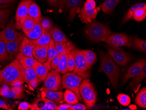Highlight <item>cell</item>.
Returning a JSON list of instances; mask_svg holds the SVG:
<instances>
[{"instance_id":"obj_23","label":"cell","mask_w":146,"mask_h":110,"mask_svg":"<svg viewBox=\"0 0 146 110\" xmlns=\"http://www.w3.org/2000/svg\"><path fill=\"white\" fill-rule=\"evenodd\" d=\"M36 23V20L28 15L20 21V25L21 29H23L25 34H26L33 29Z\"/></svg>"},{"instance_id":"obj_21","label":"cell","mask_w":146,"mask_h":110,"mask_svg":"<svg viewBox=\"0 0 146 110\" xmlns=\"http://www.w3.org/2000/svg\"><path fill=\"white\" fill-rule=\"evenodd\" d=\"M74 48H75V46L73 44L62 53L60 64L57 68L55 69L57 73L62 74H64L67 73V63L68 57L71 51Z\"/></svg>"},{"instance_id":"obj_54","label":"cell","mask_w":146,"mask_h":110,"mask_svg":"<svg viewBox=\"0 0 146 110\" xmlns=\"http://www.w3.org/2000/svg\"><path fill=\"white\" fill-rule=\"evenodd\" d=\"M1 70H0V74H1Z\"/></svg>"},{"instance_id":"obj_12","label":"cell","mask_w":146,"mask_h":110,"mask_svg":"<svg viewBox=\"0 0 146 110\" xmlns=\"http://www.w3.org/2000/svg\"><path fill=\"white\" fill-rule=\"evenodd\" d=\"M0 95L6 98L21 99L25 98L23 89L21 85L11 86L2 85L0 87Z\"/></svg>"},{"instance_id":"obj_7","label":"cell","mask_w":146,"mask_h":110,"mask_svg":"<svg viewBox=\"0 0 146 110\" xmlns=\"http://www.w3.org/2000/svg\"><path fill=\"white\" fill-rule=\"evenodd\" d=\"M107 45L115 49H120L123 46L132 47V40L127 34L111 33L104 41Z\"/></svg>"},{"instance_id":"obj_45","label":"cell","mask_w":146,"mask_h":110,"mask_svg":"<svg viewBox=\"0 0 146 110\" xmlns=\"http://www.w3.org/2000/svg\"><path fill=\"white\" fill-rule=\"evenodd\" d=\"M62 54H59L58 55L52 59L50 63L51 69L55 70L59 65L60 61Z\"/></svg>"},{"instance_id":"obj_8","label":"cell","mask_w":146,"mask_h":110,"mask_svg":"<svg viewBox=\"0 0 146 110\" xmlns=\"http://www.w3.org/2000/svg\"><path fill=\"white\" fill-rule=\"evenodd\" d=\"M82 0H60L56 7L62 11H70L69 19L73 21L78 12L80 11Z\"/></svg>"},{"instance_id":"obj_22","label":"cell","mask_w":146,"mask_h":110,"mask_svg":"<svg viewBox=\"0 0 146 110\" xmlns=\"http://www.w3.org/2000/svg\"><path fill=\"white\" fill-rule=\"evenodd\" d=\"M59 55L58 51L56 48L55 43L54 39L52 38L49 43L48 51V59L43 65L46 66L50 71L51 70L50 63L52 59Z\"/></svg>"},{"instance_id":"obj_52","label":"cell","mask_w":146,"mask_h":110,"mask_svg":"<svg viewBox=\"0 0 146 110\" xmlns=\"http://www.w3.org/2000/svg\"><path fill=\"white\" fill-rule=\"evenodd\" d=\"M16 0H0V4H9L15 2Z\"/></svg>"},{"instance_id":"obj_40","label":"cell","mask_w":146,"mask_h":110,"mask_svg":"<svg viewBox=\"0 0 146 110\" xmlns=\"http://www.w3.org/2000/svg\"><path fill=\"white\" fill-rule=\"evenodd\" d=\"M146 18V9L139 8L134 11L133 19L137 22H141Z\"/></svg>"},{"instance_id":"obj_20","label":"cell","mask_w":146,"mask_h":110,"mask_svg":"<svg viewBox=\"0 0 146 110\" xmlns=\"http://www.w3.org/2000/svg\"><path fill=\"white\" fill-rule=\"evenodd\" d=\"M35 47V45L32 41L28 38L24 37L20 44L19 51L20 53L26 56L33 57L32 52Z\"/></svg>"},{"instance_id":"obj_36","label":"cell","mask_w":146,"mask_h":110,"mask_svg":"<svg viewBox=\"0 0 146 110\" xmlns=\"http://www.w3.org/2000/svg\"><path fill=\"white\" fill-rule=\"evenodd\" d=\"M85 57L87 64L91 68L96 61L97 57L96 54L92 51L89 50H82Z\"/></svg>"},{"instance_id":"obj_11","label":"cell","mask_w":146,"mask_h":110,"mask_svg":"<svg viewBox=\"0 0 146 110\" xmlns=\"http://www.w3.org/2000/svg\"><path fill=\"white\" fill-rule=\"evenodd\" d=\"M62 82L60 73L51 69L44 80V87L49 90L58 91L61 88Z\"/></svg>"},{"instance_id":"obj_13","label":"cell","mask_w":146,"mask_h":110,"mask_svg":"<svg viewBox=\"0 0 146 110\" xmlns=\"http://www.w3.org/2000/svg\"><path fill=\"white\" fill-rule=\"evenodd\" d=\"M146 65V60L143 59L139 60L132 64L127 71V73L125 74L122 81L121 85L123 86L129 79L134 78L135 76L140 73Z\"/></svg>"},{"instance_id":"obj_39","label":"cell","mask_w":146,"mask_h":110,"mask_svg":"<svg viewBox=\"0 0 146 110\" xmlns=\"http://www.w3.org/2000/svg\"><path fill=\"white\" fill-rule=\"evenodd\" d=\"M38 78L33 67L25 69V83L29 84Z\"/></svg>"},{"instance_id":"obj_42","label":"cell","mask_w":146,"mask_h":110,"mask_svg":"<svg viewBox=\"0 0 146 110\" xmlns=\"http://www.w3.org/2000/svg\"><path fill=\"white\" fill-rule=\"evenodd\" d=\"M56 48L59 54H62L69 47L73 45L70 41L67 42H55Z\"/></svg>"},{"instance_id":"obj_1","label":"cell","mask_w":146,"mask_h":110,"mask_svg":"<svg viewBox=\"0 0 146 110\" xmlns=\"http://www.w3.org/2000/svg\"><path fill=\"white\" fill-rule=\"evenodd\" d=\"M25 83V69L19 59L13 60L9 65L1 70L0 84L15 86L23 85Z\"/></svg>"},{"instance_id":"obj_17","label":"cell","mask_w":146,"mask_h":110,"mask_svg":"<svg viewBox=\"0 0 146 110\" xmlns=\"http://www.w3.org/2000/svg\"><path fill=\"white\" fill-rule=\"evenodd\" d=\"M31 105V110H56L57 106L54 102L44 97L37 99Z\"/></svg>"},{"instance_id":"obj_30","label":"cell","mask_w":146,"mask_h":110,"mask_svg":"<svg viewBox=\"0 0 146 110\" xmlns=\"http://www.w3.org/2000/svg\"><path fill=\"white\" fill-rule=\"evenodd\" d=\"M42 33V29L40 22H37L33 29L25 34L31 41H36L39 38Z\"/></svg>"},{"instance_id":"obj_33","label":"cell","mask_w":146,"mask_h":110,"mask_svg":"<svg viewBox=\"0 0 146 110\" xmlns=\"http://www.w3.org/2000/svg\"><path fill=\"white\" fill-rule=\"evenodd\" d=\"M135 103L143 109L146 108V88H143L136 96Z\"/></svg>"},{"instance_id":"obj_51","label":"cell","mask_w":146,"mask_h":110,"mask_svg":"<svg viewBox=\"0 0 146 110\" xmlns=\"http://www.w3.org/2000/svg\"><path fill=\"white\" fill-rule=\"evenodd\" d=\"M47 2L52 6H57L60 0H47Z\"/></svg>"},{"instance_id":"obj_28","label":"cell","mask_w":146,"mask_h":110,"mask_svg":"<svg viewBox=\"0 0 146 110\" xmlns=\"http://www.w3.org/2000/svg\"><path fill=\"white\" fill-rule=\"evenodd\" d=\"M52 38L50 30H43L42 33L39 38L36 41H31L35 45L46 46L49 45ZM31 41V40H30Z\"/></svg>"},{"instance_id":"obj_43","label":"cell","mask_w":146,"mask_h":110,"mask_svg":"<svg viewBox=\"0 0 146 110\" xmlns=\"http://www.w3.org/2000/svg\"><path fill=\"white\" fill-rule=\"evenodd\" d=\"M40 23L43 30H50L52 27V22L49 18L42 17Z\"/></svg>"},{"instance_id":"obj_48","label":"cell","mask_w":146,"mask_h":110,"mask_svg":"<svg viewBox=\"0 0 146 110\" xmlns=\"http://www.w3.org/2000/svg\"><path fill=\"white\" fill-rule=\"evenodd\" d=\"M42 81V80L41 79L38 78L34 79L33 81H31L29 83V86L32 88L36 89Z\"/></svg>"},{"instance_id":"obj_15","label":"cell","mask_w":146,"mask_h":110,"mask_svg":"<svg viewBox=\"0 0 146 110\" xmlns=\"http://www.w3.org/2000/svg\"><path fill=\"white\" fill-rule=\"evenodd\" d=\"M24 37L23 33L19 32L15 39L10 41L5 42L10 60H13L17 55L19 49L20 44Z\"/></svg>"},{"instance_id":"obj_29","label":"cell","mask_w":146,"mask_h":110,"mask_svg":"<svg viewBox=\"0 0 146 110\" xmlns=\"http://www.w3.org/2000/svg\"><path fill=\"white\" fill-rule=\"evenodd\" d=\"M16 58L19 59L20 62L25 69L33 67L34 64L38 61L34 57L26 56L20 52L18 53Z\"/></svg>"},{"instance_id":"obj_50","label":"cell","mask_w":146,"mask_h":110,"mask_svg":"<svg viewBox=\"0 0 146 110\" xmlns=\"http://www.w3.org/2000/svg\"><path fill=\"white\" fill-rule=\"evenodd\" d=\"M72 105L69 103L62 104L59 106H57L56 108V110H68L71 107Z\"/></svg>"},{"instance_id":"obj_14","label":"cell","mask_w":146,"mask_h":110,"mask_svg":"<svg viewBox=\"0 0 146 110\" xmlns=\"http://www.w3.org/2000/svg\"><path fill=\"white\" fill-rule=\"evenodd\" d=\"M33 1V0H23L19 4L15 15L16 29H21L20 22L23 18L28 15L29 5Z\"/></svg>"},{"instance_id":"obj_49","label":"cell","mask_w":146,"mask_h":110,"mask_svg":"<svg viewBox=\"0 0 146 110\" xmlns=\"http://www.w3.org/2000/svg\"><path fill=\"white\" fill-rule=\"evenodd\" d=\"M12 107L13 106L7 105L5 101L0 98V108L5 110H13Z\"/></svg>"},{"instance_id":"obj_26","label":"cell","mask_w":146,"mask_h":110,"mask_svg":"<svg viewBox=\"0 0 146 110\" xmlns=\"http://www.w3.org/2000/svg\"><path fill=\"white\" fill-rule=\"evenodd\" d=\"M50 31L52 38L55 42H67L68 41V39L64 33L57 27H52Z\"/></svg>"},{"instance_id":"obj_32","label":"cell","mask_w":146,"mask_h":110,"mask_svg":"<svg viewBox=\"0 0 146 110\" xmlns=\"http://www.w3.org/2000/svg\"><path fill=\"white\" fill-rule=\"evenodd\" d=\"M139 8H143L146 9V5L145 3H138V4H135L132 6V7L129 9L128 11L127 12V14L125 16L123 19L122 22V24L128 22L129 20H131L133 19V14L135 10Z\"/></svg>"},{"instance_id":"obj_4","label":"cell","mask_w":146,"mask_h":110,"mask_svg":"<svg viewBox=\"0 0 146 110\" xmlns=\"http://www.w3.org/2000/svg\"><path fill=\"white\" fill-rule=\"evenodd\" d=\"M79 92L86 106L88 108L95 105L97 98V94L93 84L88 79L82 80L79 86Z\"/></svg>"},{"instance_id":"obj_46","label":"cell","mask_w":146,"mask_h":110,"mask_svg":"<svg viewBox=\"0 0 146 110\" xmlns=\"http://www.w3.org/2000/svg\"><path fill=\"white\" fill-rule=\"evenodd\" d=\"M87 107L81 103H76L71 105V107L69 109V110H85Z\"/></svg>"},{"instance_id":"obj_35","label":"cell","mask_w":146,"mask_h":110,"mask_svg":"<svg viewBox=\"0 0 146 110\" xmlns=\"http://www.w3.org/2000/svg\"><path fill=\"white\" fill-rule=\"evenodd\" d=\"M10 60L9 53L7 50L5 43L0 38V62L5 63Z\"/></svg>"},{"instance_id":"obj_18","label":"cell","mask_w":146,"mask_h":110,"mask_svg":"<svg viewBox=\"0 0 146 110\" xmlns=\"http://www.w3.org/2000/svg\"><path fill=\"white\" fill-rule=\"evenodd\" d=\"M49 45L46 46L35 45L32 53L33 57L38 62L43 64L47 60Z\"/></svg>"},{"instance_id":"obj_27","label":"cell","mask_w":146,"mask_h":110,"mask_svg":"<svg viewBox=\"0 0 146 110\" xmlns=\"http://www.w3.org/2000/svg\"><path fill=\"white\" fill-rule=\"evenodd\" d=\"M122 0H106L100 5V9L105 13H110L116 8Z\"/></svg>"},{"instance_id":"obj_37","label":"cell","mask_w":146,"mask_h":110,"mask_svg":"<svg viewBox=\"0 0 146 110\" xmlns=\"http://www.w3.org/2000/svg\"><path fill=\"white\" fill-rule=\"evenodd\" d=\"M132 47L136 50L141 51L146 53V41L145 40L139 38L137 36L133 37L132 41Z\"/></svg>"},{"instance_id":"obj_47","label":"cell","mask_w":146,"mask_h":110,"mask_svg":"<svg viewBox=\"0 0 146 110\" xmlns=\"http://www.w3.org/2000/svg\"><path fill=\"white\" fill-rule=\"evenodd\" d=\"M32 105L29 103L26 102H23L21 103L18 107V110H28L31 109Z\"/></svg>"},{"instance_id":"obj_6","label":"cell","mask_w":146,"mask_h":110,"mask_svg":"<svg viewBox=\"0 0 146 110\" xmlns=\"http://www.w3.org/2000/svg\"><path fill=\"white\" fill-rule=\"evenodd\" d=\"M75 66L73 73L82 77L83 79H88L90 76L91 68L87 64L84 55L82 50L74 48Z\"/></svg>"},{"instance_id":"obj_16","label":"cell","mask_w":146,"mask_h":110,"mask_svg":"<svg viewBox=\"0 0 146 110\" xmlns=\"http://www.w3.org/2000/svg\"><path fill=\"white\" fill-rule=\"evenodd\" d=\"M18 34L19 32L16 30L15 23L12 20L3 30L0 31V38L5 42L10 41L15 39Z\"/></svg>"},{"instance_id":"obj_2","label":"cell","mask_w":146,"mask_h":110,"mask_svg":"<svg viewBox=\"0 0 146 110\" xmlns=\"http://www.w3.org/2000/svg\"><path fill=\"white\" fill-rule=\"evenodd\" d=\"M99 53L100 65L98 71L105 73L113 87L116 89L120 75V69L107 53L102 51H99Z\"/></svg>"},{"instance_id":"obj_38","label":"cell","mask_w":146,"mask_h":110,"mask_svg":"<svg viewBox=\"0 0 146 110\" xmlns=\"http://www.w3.org/2000/svg\"><path fill=\"white\" fill-rule=\"evenodd\" d=\"M64 99L67 103L71 105L76 104L78 102L74 93L68 89H66L64 93Z\"/></svg>"},{"instance_id":"obj_31","label":"cell","mask_w":146,"mask_h":110,"mask_svg":"<svg viewBox=\"0 0 146 110\" xmlns=\"http://www.w3.org/2000/svg\"><path fill=\"white\" fill-rule=\"evenodd\" d=\"M13 9H0V29H4L12 12Z\"/></svg>"},{"instance_id":"obj_10","label":"cell","mask_w":146,"mask_h":110,"mask_svg":"<svg viewBox=\"0 0 146 110\" xmlns=\"http://www.w3.org/2000/svg\"><path fill=\"white\" fill-rule=\"evenodd\" d=\"M100 10L99 7L93 8L92 5L86 1L80 11L78 17L83 23H89L96 19Z\"/></svg>"},{"instance_id":"obj_41","label":"cell","mask_w":146,"mask_h":110,"mask_svg":"<svg viewBox=\"0 0 146 110\" xmlns=\"http://www.w3.org/2000/svg\"><path fill=\"white\" fill-rule=\"evenodd\" d=\"M74 48L71 51L69 55L67 63V72H73L75 66V60L74 57Z\"/></svg>"},{"instance_id":"obj_5","label":"cell","mask_w":146,"mask_h":110,"mask_svg":"<svg viewBox=\"0 0 146 110\" xmlns=\"http://www.w3.org/2000/svg\"><path fill=\"white\" fill-rule=\"evenodd\" d=\"M62 87L74 93L78 101L82 100L79 92V86L83 78L74 73L68 72L62 75Z\"/></svg>"},{"instance_id":"obj_9","label":"cell","mask_w":146,"mask_h":110,"mask_svg":"<svg viewBox=\"0 0 146 110\" xmlns=\"http://www.w3.org/2000/svg\"><path fill=\"white\" fill-rule=\"evenodd\" d=\"M105 47L107 49L108 54L111 59L119 65L125 66L130 61V55L122 49H115L108 45H105Z\"/></svg>"},{"instance_id":"obj_3","label":"cell","mask_w":146,"mask_h":110,"mask_svg":"<svg viewBox=\"0 0 146 110\" xmlns=\"http://www.w3.org/2000/svg\"><path fill=\"white\" fill-rule=\"evenodd\" d=\"M112 32L108 25L96 21L89 23L86 29V33L93 42L104 41Z\"/></svg>"},{"instance_id":"obj_25","label":"cell","mask_w":146,"mask_h":110,"mask_svg":"<svg viewBox=\"0 0 146 110\" xmlns=\"http://www.w3.org/2000/svg\"><path fill=\"white\" fill-rule=\"evenodd\" d=\"M33 67L38 78L42 81H44L49 72L48 69L43 65V64L38 61L36 62Z\"/></svg>"},{"instance_id":"obj_24","label":"cell","mask_w":146,"mask_h":110,"mask_svg":"<svg viewBox=\"0 0 146 110\" xmlns=\"http://www.w3.org/2000/svg\"><path fill=\"white\" fill-rule=\"evenodd\" d=\"M28 15L33 18L37 22H39L41 20V14L40 9L37 4L33 1L29 5Z\"/></svg>"},{"instance_id":"obj_53","label":"cell","mask_w":146,"mask_h":110,"mask_svg":"<svg viewBox=\"0 0 146 110\" xmlns=\"http://www.w3.org/2000/svg\"><path fill=\"white\" fill-rule=\"evenodd\" d=\"M87 1L89 2L92 5L93 8H96V3L95 0H87Z\"/></svg>"},{"instance_id":"obj_34","label":"cell","mask_w":146,"mask_h":110,"mask_svg":"<svg viewBox=\"0 0 146 110\" xmlns=\"http://www.w3.org/2000/svg\"><path fill=\"white\" fill-rule=\"evenodd\" d=\"M146 77V65L144 66L141 73L134 77L130 83V87L134 89L137 87L140 83Z\"/></svg>"},{"instance_id":"obj_44","label":"cell","mask_w":146,"mask_h":110,"mask_svg":"<svg viewBox=\"0 0 146 110\" xmlns=\"http://www.w3.org/2000/svg\"><path fill=\"white\" fill-rule=\"evenodd\" d=\"M117 100L121 105L125 106L128 105L130 103V97L126 94H119L117 96Z\"/></svg>"},{"instance_id":"obj_19","label":"cell","mask_w":146,"mask_h":110,"mask_svg":"<svg viewBox=\"0 0 146 110\" xmlns=\"http://www.w3.org/2000/svg\"><path fill=\"white\" fill-rule=\"evenodd\" d=\"M40 90L47 98L54 102L56 104H60L64 102V93L62 92L49 90L44 87L41 88Z\"/></svg>"}]
</instances>
